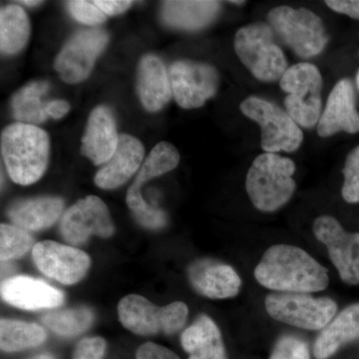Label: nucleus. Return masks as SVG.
Listing matches in <instances>:
<instances>
[{
  "label": "nucleus",
  "instance_id": "f257e3e1",
  "mask_svg": "<svg viewBox=\"0 0 359 359\" xmlns=\"http://www.w3.org/2000/svg\"><path fill=\"white\" fill-rule=\"evenodd\" d=\"M255 278L266 289L294 294L321 292L330 283L325 266L306 250L290 245L266 250L255 269Z\"/></svg>",
  "mask_w": 359,
  "mask_h": 359
},
{
  "label": "nucleus",
  "instance_id": "f03ea898",
  "mask_svg": "<svg viewBox=\"0 0 359 359\" xmlns=\"http://www.w3.org/2000/svg\"><path fill=\"white\" fill-rule=\"evenodd\" d=\"M50 141L35 125L15 123L1 133V154L14 183L28 186L43 176L48 165Z\"/></svg>",
  "mask_w": 359,
  "mask_h": 359
},
{
  "label": "nucleus",
  "instance_id": "7ed1b4c3",
  "mask_svg": "<svg viewBox=\"0 0 359 359\" xmlns=\"http://www.w3.org/2000/svg\"><path fill=\"white\" fill-rule=\"evenodd\" d=\"M294 161L273 153H264L252 161L245 190L250 202L262 212H271L283 207L294 196Z\"/></svg>",
  "mask_w": 359,
  "mask_h": 359
},
{
  "label": "nucleus",
  "instance_id": "20e7f679",
  "mask_svg": "<svg viewBox=\"0 0 359 359\" xmlns=\"http://www.w3.org/2000/svg\"><path fill=\"white\" fill-rule=\"evenodd\" d=\"M233 47L241 62L259 81H278L289 68L285 52L266 23L257 21L241 27L236 33Z\"/></svg>",
  "mask_w": 359,
  "mask_h": 359
},
{
  "label": "nucleus",
  "instance_id": "39448f33",
  "mask_svg": "<svg viewBox=\"0 0 359 359\" xmlns=\"http://www.w3.org/2000/svg\"><path fill=\"white\" fill-rule=\"evenodd\" d=\"M269 26L299 57L308 59L325 50L330 40L323 21L308 8L276 6L268 13Z\"/></svg>",
  "mask_w": 359,
  "mask_h": 359
},
{
  "label": "nucleus",
  "instance_id": "423d86ee",
  "mask_svg": "<svg viewBox=\"0 0 359 359\" xmlns=\"http://www.w3.org/2000/svg\"><path fill=\"white\" fill-rule=\"evenodd\" d=\"M280 86L287 94L283 101L287 114L299 126L313 128L323 113L320 69L313 63H297L285 71Z\"/></svg>",
  "mask_w": 359,
  "mask_h": 359
},
{
  "label": "nucleus",
  "instance_id": "0eeeda50",
  "mask_svg": "<svg viewBox=\"0 0 359 359\" xmlns=\"http://www.w3.org/2000/svg\"><path fill=\"white\" fill-rule=\"evenodd\" d=\"M243 114L261 127V146L266 153H292L301 147L304 133L287 111L259 97L243 100Z\"/></svg>",
  "mask_w": 359,
  "mask_h": 359
},
{
  "label": "nucleus",
  "instance_id": "6e6552de",
  "mask_svg": "<svg viewBox=\"0 0 359 359\" xmlns=\"http://www.w3.org/2000/svg\"><path fill=\"white\" fill-rule=\"evenodd\" d=\"M118 316L123 327L139 335L172 334L185 325L189 309L184 302L158 306L139 294L123 297L118 304Z\"/></svg>",
  "mask_w": 359,
  "mask_h": 359
},
{
  "label": "nucleus",
  "instance_id": "1a4fd4ad",
  "mask_svg": "<svg viewBox=\"0 0 359 359\" xmlns=\"http://www.w3.org/2000/svg\"><path fill=\"white\" fill-rule=\"evenodd\" d=\"M266 309L273 320L280 323L302 330H320L334 320L337 304L328 297L278 292L266 297Z\"/></svg>",
  "mask_w": 359,
  "mask_h": 359
},
{
  "label": "nucleus",
  "instance_id": "9d476101",
  "mask_svg": "<svg viewBox=\"0 0 359 359\" xmlns=\"http://www.w3.org/2000/svg\"><path fill=\"white\" fill-rule=\"evenodd\" d=\"M168 71L175 100L184 109L202 107L218 92L219 73L211 65L179 60Z\"/></svg>",
  "mask_w": 359,
  "mask_h": 359
},
{
  "label": "nucleus",
  "instance_id": "9b49d317",
  "mask_svg": "<svg viewBox=\"0 0 359 359\" xmlns=\"http://www.w3.org/2000/svg\"><path fill=\"white\" fill-rule=\"evenodd\" d=\"M313 233L327 248L342 282L358 285L359 233H348L334 217L321 216L314 221Z\"/></svg>",
  "mask_w": 359,
  "mask_h": 359
},
{
  "label": "nucleus",
  "instance_id": "f8f14e48",
  "mask_svg": "<svg viewBox=\"0 0 359 359\" xmlns=\"http://www.w3.org/2000/svg\"><path fill=\"white\" fill-rule=\"evenodd\" d=\"M107 33L101 29L82 30L71 37L59 52L54 68L66 83L83 81L93 69L97 57L105 48Z\"/></svg>",
  "mask_w": 359,
  "mask_h": 359
},
{
  "label": "nucleus",
  "instance_id": "ddd939ff",
  "mask_svg": "<svg viewBox=\"0 0 359 359\" xmlns=\"http://www.w3.org/2000/svg\"><path fill=\"white\" fill-rule=\"evenodd\" d=\"M60 231L66 242L82 245L92 235L111 237L114 226L105 203L96 196H88L67 210L61 221Z\"/></svg>",
  "mask_w": 359,
  "mask_h": 359
},
{
  "label": "nucleus",
  "instance_id": "4468645a",
  "mask_svg": "<svg viewBox=\"0 0 359 359\" xmlns=\"http://www.w3.org/2000/svg\"><path fill=\"white\" fill-rule=\"evenodd\" d=\"M32 257L41 273L63 285L79 283L91 264V259L83 250L53 241L34 245Z\"/></svg>",
  "mask_w": 359,
  "mask_h": 359
},
{
  "label": "nucleus",
  "instance_id": "2eb2a0df",
  "mask_svg": "<svg viewBox=\"0 0 359 359\" xmlns=\"http://www.w3.org/2000/svg\"><path fill=\"white\" fill-rule=\"evenodd\" d=\"M316 131L321 138L334 136L339 132L358 133L359 113L351 80L344 78L334 85L321 113Z\"/></svg>",
  "mask_w": 359,
  "mask_h": 359
},
{
  "label": "nucleus",
  "instance_id": "dca6fc26",
  "mask_svg": "<svg viewBox=\"0 0 359 359\" xmlns=\"http://www.w3.org/2000/svg\"><path fill=\"white\" fill-rule=\"evenodd\" d=\"M1 297L15 308L25 311L57 308L65 301L60 290L30 276L7 278L1 285Z\"/></svg>",
  "mask_w": 359,
  "mask_h": 359
},
{
  "label": "nucleus",
  "instance_id": "f3484780",
  "mask_svg": "<svg viewBox=\"0 0 359 359\" xmlns=\"http://www.w3.org/2000/svg\"><path fill=\"white\" fill-rule=\"evenodd\" d=\"M188 276L196 292L212 299L236 297L242 285L235 269L212 259L195 262L189 268Z\"/></svg>",
  "mask_w": 359,
  "mask_h": 359
},
{
  "label": "nucleus",
  "instance_id": "a211bd4d",
  "mask_svg": "<svg viewBox=\"0 0 359 359\" xmlns=\"http://www.w3.org/2000/svg\"><path fill=\"white\" fill-rule=\"evenodd\" d=\"M119 136L109 108L98 106L89 116L82 138V154L95 165L106 164L117 150Z\"/></svg>",
  "mask_w": 359,
  "mask_h": 359
},
{
  "label": "nucleus",
  "instance_id": "6ab92c4d",
  "mask_svg": "<svg viewBox=\"0 0 359 359\" xmlns=\"http://www.w3.org/2000/svg\"><path fill=\"white\" fill-rule=\"evenodd\" d=\"M144 156L145 149L140 140L128 134L120 135L115 154L96 174L94 182L105 190L118 188L138 171Z\"/></svg>",
  "mask_w": 359,
  "mask_h": 359
},
{
  "label": "nucleus",
  "instance_id": "aec40b11",
  "mask_svg": "<svg viewBox=\"0 0 359 359\" xmlns=\"http://www.w3.org/2000/svg\"><path fill=\"white\" fill-rule=\"evenodd\" d=\"M137 88L142 105L150 112L162 109L171 100L169 71L159 57L149 54L141 59Z\"/></svg>",
  "mask_w": 359,
  "mask_h": 359
},
{
  "label": "nucleus",
  "instance_id": "412c9836",
  "mask_svg": "<svg viewBox=\"0 0 359 359\" xmlns=\"http://www.w3.org/2000/svg\"><path fill=\"white\" fill-rule=\"evenodd\" d=\"M359 340V302L340 311L323 328L314 342L313 354L318 359H327L342 346Z\"/></svg>",
  "mask_w": 359,
  "mask_h": 359
},
{
  "label": "nucleus",
  "instance_id": "4be33fe9",
  "mask_svg": "<svg viewBox=\"0 0 359 359\" xmlns=\"http://www.w3.org/2000/svg\"><path fill=\"white\" fill-rule=\"evenodd\" d=\"M221 2L212 0H178L163 4L162 18L167 25L183 30H198L212 23Z\"/></svg>",
  "mask_w": 359,
  "mask_h": 359
},
{
  "label": "nucleus",
  "instance_id": "5701e85b",
  "mask_svg": "<svg viewBox=\"0 0 359 359\" xmlns=\"http://www.w3.org/2000/svg\"><path fill=\"white\" fill-rule=\"evenodd\" d=\"M181 344L189 359H226L221 332L209 316H200L187 328Z\"/></svg>",
  "mask_w": 359,
  "mask_h": 359
},
{
  "label": "nucleus",
  "instance_id": "b1692460",
  "mask_svg": "<svg viewBox=\"0 0 359 359\" xmlns=\"http://www.w3.org/2000/svg\"><path fill=\"white\" fill-rule=\"evenodd\" d=\"M62 210V200L41 197L20 201L11 205L7 215L15 226L26 231H40L55 223Z\"/></svg>",
  "mask_w": 359,
  "mask_h": 359
},
{
  "label": "nucleus",
  "instance_id": "393cba45",
  "mask_svg": "<svg viewBox=\"0 0 359 359\" xmlns=\"http://www.w3.org/2000/svg\"><path fill=\"white\" fill-rule=\"evenodd\" d=\"M30 36V22L20 6L11 4L0 13V49L6 55L25 48Z\"/></svg>",
  "mask_w": 359,
  "mask_h": 359
},
{
  "label": "nucleus",
  "instance_id": "a878e982",
  "mask_svg": "<svg viewBox=\"0 0 359 359\" xmlns=\"http://www.w3.org/2000/svg\"><path fill=\"white\" fill-rule=\"evenodd\" d=\"M48 89L47 82H33L13 96L11 106L14 118L18 123L34 125L46 121L49 116L46 113V104L42 102L41 97Z\"/></svg>",
  "mask_w": 359,
  "mask_h": 359
},
{
  "label": "nucleus",
  "instance_id": "bb28decb",
  "mask_svg": "<svg viewBox=\"0 0 359 359\" xmlns=\"http://www.w3.org/2000/svg\"><path fill=\"white\" fill-rule=\"evenodd\" d=\"M45 339L46 332L35 323L13 320L0 321V346L6 353L39 346Z\"/></svg>",
  "mask_w": 359,
  "mask_h": 359
},
{
  "label": "nucleus",
  "instance_id": "cd10ccee",
  "mask_svg": "<svg viewBox=\"0 0 359 359\" xmlns=\"http://www.w3.org/2000/svg\"><path fill=\"white\" fill-rule=\"evenodd\" d=\"M180 154L177 148L168 142H160L151 151L138 172L130 190L141 192L142 186L149 180L162 176L178 166Z\"/></svg>",
  "mask_w": 359,
  "mask_h": 359
},
{
  "label": "nucleus",
  "instance_id": "c85d7f7f",
  "mask_svg": "<svg viewBox=\"0 0 359 359\" xmlns=\"http://www.w3.org/2000/svg\"><path fill=\"white\" fill-rule=\"evenodd\" d=\"M42 321L56 334L72 337L82 334L91 325L93 313L86 308L67 309L45 314Z\"/></svg>",
  "mask_w": 359,
  "mask_h": 359
},
{
  "label": "nucleus",
  "instance_id": "c756f323",
  "mask_svg": "<svg viewBox=\"0 0 359 359\" xmlns=\"http://www.w3.org/2000/svg\"><path fill=\"white\" fill-rule=\"evenodd\" d=\"M33 238L28 231L15 224L0 226V257L2 262L25 256L32 249Z\"/></svg>",
  "mask_w": 359,
  "mask_h": 359
},
{
  "label": "nucleus",
  "instance_id": "7c9ffc66",
  "mask_svg": "<svg viewBox=\"0 0 359 359\" xmlns=\"http://www.w3.org/2000/svg\"><path fill=\"white\" fill-rule=\"evenodd\" d=\"M344 182L341 189L344 200L349 204L359 203V145L347 155L344 170Z\"/></svg>",
  "mask_w": 359,
  "mask_h": 359
},
{
  "label": "nucleus",
  "instance_id": "2f4dec72",
  "mask_svg": "<svg viewBox=\"0 0 359 359\" xmlns=\"http://www.w3.org/2000/svg\"><path fill=\"white\" fill-rule=\"evenodd\" d=\"M269 359H311L308 344L294 335H283L276 341Z\"/></svg>",
  "mask_w": 359,
  "mask_h": 359
},
{
  "label": "nucleus",
  "instance_id": "473e14b6",
  "mask_svg": "<svg viewBox=\"0 0 359 359\" xmlns=\"http://www.w3.org/2000/svg\"><path fill=\"white\" fill-rule=\"evenodd\" d=\"M68 11L79 22L87 25H98L106 20V15L94 1L74 0L67 4Z\"/></svg>",
  "mask_w": 359,
  "mask_h": 359
},
{
  "label": "nucleus",
  "instance_id": "72a5a7b5",
  "mask_svg": "<svg viewBox=\"0 0 359 359\" xmlns=\"http://www.w3.org/2000/svg\"><path fill=\"white\" fill-rule=\"evenodd\" d=\"M105 349V340L101 337L85 339L77 344L73 359H101Z\"/></svg>",
  "mask_w": 359,
  "mask_h": 359
},
{
  "label": "nucleus",
  "instance_id": "f704fd0d",
  "mask_svg": "<svg viewBox=\"0 0 359 359\" xmlns=\"http://www.w3.org/2000/svg\"><path fill=\"white\" fill-rule=\"evenodd\" d=\"M137 359H180L177 354L159 344L147 342L138 349Z\"/></svg>",
  "mask_w": 359,
  "mask_h": 359
},
{
  "label": "nucleus",
  "instance_id": "c9c22d12",
  "mask_svg": "<svg viewBox=\"0 0 359 359\" xmlns=\"http://www.w3.org/2000/svg\"><path fill=\"white\" fill-rule=\"evenodd\" d=\"M325 4L335 13L359 20V0H327Z\"/></svg>",
  "mask_w": 359,
  "mask_h": 359
},
{
  "label": "nucleus",
  "instance_id": "e433bc0d",
  "mask_svg": "<svg viewBox=\"0 0 359 359\" xmlns=\"http://www.w3.org/2000/svg\"><path fill=\"white\" fill-rule=\"evenodd\" d=\"M105 15L114 16L125 13L133 4L130 0H97L94 1Z\"/></svg>",
  "mask_w": 359,
  "mask_h": 359
},
{
  "label": "nucleus",
  "instance_id": "4c0bfd02",
  "mask_svg": "<svg viewBox=\"0 0 359 359\" xmlns=\"http://www.w3.org/2000/svg\"><path fill=\"white\" fill-rule=\"evenodd\" d=\"M70 111V104L65 100H53L46 103V113L53 119L65 117Z\"/></svg>",
  "mask_w": 359,
  "mask_h": 359
},
{
  "label": "nucleus",
  "instance_id": "58836bf2",
  "mask_svg": "<svg viewBox=\"0 0 359 359\" xmlns=\"http://www.w3.org/2000/svg\"><path fill=\"white\" fill-rule=\"evenodd\" d=\"M20 4H25V6H36L41 4V1H35V0H33V1H28V0H26V1H20Z\"/></svg>",
  "mask_w": 359,
  "mask_h": 359
},
{
  "label": "nucleus",
  "instance_id": "ea45409f",
  "mask_svg": "<svg viewBox=\"0 0 359 359\" xmlns=\"http://www.w3.org/2000/svg\"><path fill=\"white\" fill-rule=\"evenodd\" d=\"M33 359H54L52 358L51 355H49V354H41V355L37 356V358H33Z\"/></svg>",
  "mask_w": 359,
  "mask_h": 359
},
{
  "label": "nucleus",
  "instance_id": "a19ab883",
  "mask_svg": "<svg viewBox=\"0 0 359 359\" xmlns=\"http://www.w3.org/2000/svg\"><path fill=\"white\" fill-rule=\"evenodd\" d=\"M356 84H358V87L359 89V69L358 71V74H356Z\"/></svg>",
  "mask_w": 359,
  "mask_h": 359
},
{
  "label": "nucleus",
  "instance_id": "79ce46f5",
  "mask_svg": "<svg viewBox=\"0 0 359 359\" xmlns=\"http://www.w3.org/2000/svg\"><path fill=\"white\" fill-rule=\"evenodd\" d=\"M230 4H245V1H230Z\"/></svg>",
  "mask_w": 359,
  "mask_h": 359
}]
</instances>
